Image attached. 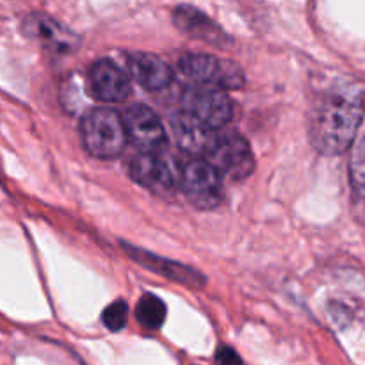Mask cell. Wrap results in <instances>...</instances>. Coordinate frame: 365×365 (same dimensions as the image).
I'll list each match as a JSON object with an SVG mask.
<instances>
[{
    "label": "cell",
    "mask_w": 365,
    "mask_h": 365,
    "mask_svg": "<svg viewBox=\"0 0 365 365\" xmlns=\"http://www.w3.org/2000/svg\"><path fill=\"white\" fill-rule=\"evenodd\" d=\"M365 116V89L356 82H335L314 100L309 135L323 155H341L356 139Z\"/></svg>",
    "instance_id": "1"
},
{
    "label": "cell",
    "mask_w": 365,
    "mask_h": 365,
    "mask_svg": "<svg viewBox=\"0 0 365 365\" xmlns=\"http://www.w3.org/2000/svg\"><path fill=\"white\" fill-rule=\"evenodd\" d=\"M178 70L196 86L230 91L245 86V71L237 63L209 53H184L178 59Z\"/></svg>",
    "instance_id": "2"
},
{
    "label": "cell",
    "mask_w": 365,
    "mask_h": 365,
    "mask_svg": "<svg viewBox=\"0 0 365 365\" xmlns=\"http://www.w3.org/2000/svg\"><path fill=\"white\" fill-rule=\"evenodd\" d=\"M81 135L84 148L98 159L118 157L127 141L121 116L110 109L89 110L82 118Z\"/></svg>",
    "instance_id": "3"
},
{
    "label": "cell",
    "mask_w": 365,
    "mask_h": 365,
    "mask_svg": "<svg viewBox=\"0 0 365 365\" xmlns=\"http://www.w3.org/2000/svg\"><path fill=\"white\" fill-rule=\"evenodd\" d=\"M203 159L234 180H245L255 170V159L248 141L235 130H217L212 146Z\"/></svg>",
    "instance_id": "4"
},
{
    "label": "cell",
    "mask_w": 365,
    "mask_h": 365,
    "mask_svg": "<svg viewBox=\"0 0 365 365\" xmlns=\"http://www.w3.org/2000/svg\"><path fill=\"white\" fill-rule=\"evenodd\" d=\"M182 191L189 202L202 210H210L223 202V182L216 166L207 159H192L182 170Z\"/></svg>",
    "instance_id": "5"
},
{
    "label": "cell",
    "mask_w": 365,
    "mask_h": 365,
    "mask_svg": "<svg viewBox=\"0 0 365 365\" xmlns=\"http://www.w3.org/2000/svg\"><path fill=\"white\" fill-rule=\"evenodd\" d=\"M182 106H184L185 113H189L214 130L223 128L234 118V106L221 89L205 88V86L189 88L184 93Z\"/></svg>",
    "instance_id": "6"
},
{
    "label": "cell",
    "mask_w": 365,
    "mask_h": 365,
    "mask_svg": "<svg viewBox=\"0 0 365 365\" xmlns=\"http://www.w3.org/2000/svg\"><path fill=\"white\" fill-rule=\"evenodd\" d=\"M121 121L127 139L141 152H163L166 148V128L150 107L134 103L125 110Z\"/></svg>",
    "instance_id": "7"
},
{
    "label": "cell",
    "mask_w": 365,
    "mask_h": 365,
    "mask_svg": "<svg viewBox=\"0 0 365 365\" xmlns=\"http://www.w3.org/2000/svg\"><path fill=\"white\" fill-rule=\"evenodd\" d=\"M128 173L143 187L159 195H168L177 187L171 164L160 152H141L128 164Z\"/></svg>",
    "instance_id": "8"
},
{
    "label": "cell",
    "mask_w": 365,
    "mask_h": 365,
    "mask_svg": "<svg viewBox=\"0 0 365 365\" xmlns=\"http://www.w3.org/2000/svg\"><path fill=\"white\" fill-rule=\"evenodd\" d=\"M21 32L57 53H70L81 45V38L73 31L41 13L29 14L21 24Z\"/></svg>",
    "instance_id": "9"
},
{
    "label": "cell",
    "mask_w": 365,
    "mask_h": 365,
    "mask_svg": "<svg viewBox=\"0 0 365 365\" xmlns=\"http://www.w3.org/2000/svg\"><path fill=\"white\" fill-rule=\"evenodd\" d=\"M88 84L95 98L109 103L125 102L132 91L127 73L110 59L93 63L88 73Z\"/></svg>",
    "instance_id": "10"
},
{
    "label": "cell",
    "mask_w": 365,
    "mask_h": 365,
    "mask_svg": "<svg viewBox=\"0 0 365 365\" xmlns=\"http://www.w3.org/2000/svg\"><path fill=\"white\" fill-rule=\"evenodd\" d=\"M173 24L185 36H191L192 39L209 43L217 48H228L232 45L230 36L203 11L192 6H178L173 11Z\"/></svg>",
    "instance_id": "11"
},
{
    "label": "cell",
    "mask_w": 365,
    "mask_h": 365,
    "mask_svg": "<svg viewBox=\"0 0 365 365\" xmlns=\"http://www.w3.org/2000/svg\"><path fill=\"white\" fill-rule=\"evenodd\" d=\"M121 246H123L125 253L132 260L141 264L146 269L160 274V277L170 278V280L177 282V284L187 285V287H203L205 285V277L198 269H192V267L175 262V260L164 259V257L155 255V253L145 252V250L138 248V246L127 245V242H121Z\"/></svg>",
    "instance_id": "12"
},
{
    "label": "cell",
    "mask_w": 365,
    "mask_h": 365,
    "mask_svg": "<svg viewBox=\"0 0 365 365\" xmlns=\"http://www.w3.org/2000/svg\"><path fill=\"white\" fill-rule=\"evenodd\" d=\"M128 73L146 91H164L173 84L175 73L170 64L155 53L134 52L127 56Z\"/></svg>",
    "instance_id": "13"
},
{
    "label": "cell",
    "mask_w": 365,
    "mask_h": 365,
    "mask_svg": "<svg viewBox=\"0 0 365 365\" xmlns=\"http://www.w3.org/2000/svg\"><path fill=\"white\" fill-rule=\"evenodd\" d=\"M171 130H173L175 139H177L178 146L189 153H198V155H207V152L212 146L216 132L214 128L207 127L195 116H191L185 110L173 114L170 118Z\"/></svg>",
    "instance_id": "14"
},
{
    "label": "cell",
    "mask_w": 365,
    "mask_h": 365,
    "mask_svg": "<svg viewBox=\"0 0 365 365\" xmlns=\"http://www.w3.org/2000/svg\"><path fill=\"white\" fill-rule=\"evenodd\" d=\"M135 317L141 327L148 328V330H157L163 327L164 319H166V305L159 296L145 294L135 307Z\"/></svg>",
    "instance_id": "15"
},
{
    "label": "cell",
    "mask_w": 365,
    "mask_h": 365,
    "mask_svg": "<svg viewBox=\"0 0 365 365\" xmlns=\"http://www.w3.org/2000/svg\"><path fill=\"white\" fill-rule=\"evenodd\" d=\"M351 189L355 196V203L360 212L365 216V135L362 141L356 145L355 153L351 159Z\"/></svg>",
    "instance_id": "16"
},
{
    "label": "cell",
    "mask_w": 365,
    "mask_h": 365,
    "mask_svg": "<svg viewBox=\"0 0 365 365\" xmlns=\"http://www.w3.org/2000/svg\"><path fill=\"white\" fill-rule=\"evenodd\" d=\"M128 319V307L127 303L116 299L114 303H110L109 307H106L102 314V323L107 330L110 331H120L127 327Z\"/></svg>",
    "instance_id": "17"
},
{
    "label": "cell",
    "mask_w": 365,
    "mask_h": 365,
    "mask_svg": "<svg viewBox=\"0 0 365 365\" xmlns=\"http://www.w3.org/2000/svg\"><path fill=\"white\" fill-rule=\"evenodd\" d=\"M214 362H216V365H245L239 353L234 348H230V346H220Z\"/></svg>",
    "instance_id": "18"
}]
</instances>
